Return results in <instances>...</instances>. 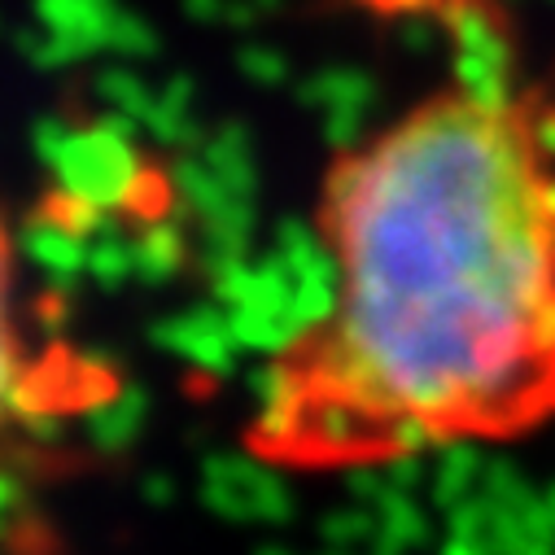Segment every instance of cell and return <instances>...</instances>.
Segmentation results:
<instances>
[{
    "label": "cell",
    "mask_w": 555,
    "mask_h": 555,
    "mask_svg": "<svg viewBox=\"0 0 555 555\" xmlns=\"http://www.w3.org/2000/svg\"><path fill=\"white\" fill-rule=\"evenodd\" d=\"M315 241L328 302L267 354L249 460L350 477L555 429V145L503 49L333 154Z\"/></svg>",
    "instance_id": "1"
},
{
    "label": "cell",
    "mask_w": 555,
    "mask_h": 555,
    "mask_svg": "<svg viewBox=\"0 0 555 555\" xmlns=\"http://www.w3.org/2000/svg\"><path fill=\"white\" fill-rule=\"evenodd\" d=\"M79 367H62L40 350L27 307H23V258L14 223L0 206V451L36 425L53 421L66 402V385Z\"/></svg>",
    "instance_id": "2"
}]
</instances>
